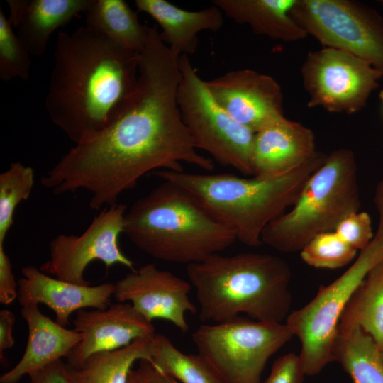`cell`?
I'll use <instances>...</instances> for the list:
<instances>
[{"label":"cell","mask_w":383,"mask_h":383,"mask_svg":"<svg viewBox=\"0 0 383 383\" xmlns=\"http://www.w3.org/2000/svg\"><path fill=\"white\" fill-rule=\"evenodd\" d=\"M179 56L150 27L139 54L136 88L115 121L93 138L75 144L40 179L55 194L87 191L99 210L152 171H183L182 162L212 171L213 161L197 152L177 104Z\"/></svg>","instance_id":"6da1fadb"},{"label":"cell","mask_w":383,"mask_h":383,"mask_svg":"<svg viewBox=\"0 0 383 383\" xmlns=\"http://www.w3.org/2000/svg\"><path fill=\"white\" fill-rule=\"evenodd\" d=\"M139 54L79 27L60 33L45 106L50 118L74 144L110 126L138 83Z\"/></svg>","instance_id":"7a4b0ae2"},{"label":"cell","mask_w":383,"mask_h":383,"mask_svg":"<svg viewBox=\"0 0 383 383\" xmlns=\"http://www.w3.org/2000/svg\"><path fill=\"white\" fill-rule=\"evenodd\" d=\"M187 274L203 322L220 323L244 313L254 321L281 323L289 313L292 272L279 257L216 253L187 265Z\"/></svg>","instance_id":"3957f363"},{"label":"cell","mask_w":383,"mask_h":383,"mask_svg":"<svg viewBox=\"0 0 383 383\" xmlns=\"http://www.w3.org/2000/svg\"><path fill=\"white\" fill-rule=\"evenodd\" d=\"M326 155L316 157L293 171L274 178L240 177L228 173L199 174L157 170L154 174L189 192L219 223L243 244L258 247L267 226L290 208Z\"/></svg>","instance_id":"277c9868"},{"label":"cell","mask_w":383,"mask_h":383,"mask_svg":"<svg viewBox=\"0 0 383 383\" xmlns=\"http://www.w3.org/2000/svg\"><path fill=\"white\" fill-rule=\"evenodd\" d=\"M123 233L148 255L187 265L219 253L236 240L189 192L169 181L127 209Z\"/></svg>","instance_id":"5b68a950"},{"label":"cell","mask_w":383,"mask_h":383,"mask_svg":"<svg viewBox=\"0 0 383 383\" xmlns=\"http://www.w3.org/2000/svg\"><path fill=\"white\" fill-rule=\"evenodd\" d=\"M360 207L355 154L345 148L334 150L308 179L289 210L267 226L262 242L280 252H300L316 235L334 231Z\"/></svg>","instance_id":"8992f818"},{"label":"cell","mask_w":383,"mask_h":383,"mask_svg":"<svg viewBox=\"0 0 383 383\" xmlns=\"http://www.w3.org/2000/svg\"><path fill=\"white\" fill-rule=\"evenodd\" d=\"M383 260V239L373 238L347 270L321 286L305 306L289 313L285 324L301 343L299 355L306 376L318 374L333 362V348L342 313L369 272Z\"/></svg>","instance_id":"52a82bcc"},{"label":"cell","mask_w":383,"mask_h":383,"mask_svg":"<svg viewBox=\"0 0 383 383\" xmlns=\"http://www.w3.org/2000/svg\"><path fill=\"white\" fill-rule=\"evenodd\" d=\"M292 336L285 323L238 316L220 323L203 324L192 338L198 353L226 383H260L269 358Z\"/></svg>","instance_id":"ba28073f"},{"label":"cell","mask_w":383,"mask_h":383,"mask_svg":"<svg viewBox=\"0 0 383 383\" xmlns=\"http://www.w3.org/2000/svg\"><path fill=\"white\" fill-rule=\"evenodd\" d=\"M179 62L182 78L177 104L194 146L207 152L221 165L252 175L255 133L235 121L214 100L187 55H180Z\"/></svg>","instance_id":"9c48e42d"},{"label":"cell","mask_w":383,"mask_h":383,"mask_svg":"<svg viewBox=\"0 0 383 383\" xmlns=\"http://www.w3.org/2000/svg\"><path fill=\"white\" fill-rule=\"evenodd\" d=\"M291 14L322 47L369 62L383 76V17L355 0H296Z\"/></svg>","instance_id":"30bf717a"},{"label":"cell","mask_w":383,"mask_h":383,"mask_svg":"<svg viewBox=\"0 0 383 383\" xmlns=\"http://www.w3.org/2000/svg\"><path fill=\"white\" fill-rule=\"evenodd\" d=\"M301 75L309 108L348 115L364 109L383 77L365 60L325 47L306 55Z\"/></svg>","instance_id":"8fae6325"},{"label":"cell","mask_w":383,"mask_h":383,"mask_svg":"<svg viewBox=\"0 0 383 383\" xmlns=\"http://www.w3.org/2000/svg\"><path fill=\"white\" fill-rule=\"evenodd\" d=\"M127 209L118 203L105 207L81 235L56 236L49 243L50 257L40 270L58 279L85 286L89 282L84 272L93 261H101L106 267L119 264L134 270L118 245Z\"/></svg>","instance_id":"7c38bea8"},{"label":"cell","mask_w":383,"mask_h":383,"mask_svg":"<svg viewBox=\"0 0 383 383\" xmlns=\"http://www.w3.org/2000/svg\"><path fill=\"white\" fill-rule=\"evenodd\" d=\"M205 84L220 106L253 133L284 116L282 90L271 76L241 69L205 81Z\"/></svg>","instance_id":"4fadbf2b"},{"label":"cell","mask_w":383,"mask_h":383,"mask_svg":"<svg viewBox=\"0 0 383 383\" xmlns=\"http://www.w3.org/2000/svg\"><path fill=\"white\" fill-rule=\"evenodd\" d=\"M114 284L113 297L118 302L129 301L150 321L163 319L184 333L189 330L186 314L195 313L196 308L189 298L188 282L149 263L131 270Z\"/></svg>","instance_id":"5bb4252c"},{"label":"cell","mask_w":383,"mask_h":383,"mask_svg":"<svg viewBox=\"0 0 383 383\" xmlns=\"http://www.w3.org/2000/svg\"><path fill=\"white\" fill-rule=\"evenodd\" d=\"M72 324L82 340L66 357L70 365H79L95 353L120 349L137 339L155 335L152 321L127 302L114 304L105 309H81Z\"/></svg>","instance_id":"9a60e30c"},{"label":"cell","mask_w":383,"mask_h":383,"mask_svg":"<svg viewBox=\"0 0 383 383\" xmlns=\"http://www.w3.org/2000/svg\"><path fill=\"white\" fill-rule=\"evenodd\" d=\"M18 300L21 306L43 304L55 313L56 323L65 327L70 315L84 308L105 309L114 294V283L96 286L79 285L50 276L40 269L27 265L21 269Z\"/></svg>","instance_id":"2e32d148"},{"label":"cell","mask_w":383,"mask_h":383,"mask_svg":"<svg viewBox=\"0 0 383 383\" xmlns=\"http://www.w3.org/2000/svg\"><path fill=\"white\" fill-rule=\"evenodd\" d=\"M319 152L313 131L284 116L255 133L252 176L267 179L284 175Z\"/></svg>","instance_id":"e0dca14e"},{"label":"cell","mask_w":383,"mask_h":383,"mask_svg":"<svg viewBox=\"0 0 383 383\" xmlns=\"http://www.w3.org/2000/svg\"><path fill=\"white\" fill-rule=\"evenodd\" d=\"M21 313L28 328L26 348L16 366L0 377L1 383H16L25 374L67 357L82 340L81 334L74 329H67L43 314L38 305L23 306Z\"/></svg>","instance_id":"ac0fdd59"},{"label":"cell","mask_w":383,"mask_h":383,"mask_svg":"<svg viewBox=\"0 0 383 383\" xmlns=\"http://www.w3.org/2000/svg\"><path fill=\"white\" fill-rule=\"evenodd\" d=\"M138 11L150 16L161 28L164 43L179 56L193 55L199 45L198 34L216 32L223 24L222 11L215 5L196 11L179 8L165 0H135Z\"/></svg>","instance_id":"d6986e66"},{"label":"cell","mask_w":383,"mask_h":383,"mask_svg":"<svg viewBox=\"0 0 383 383\" xmlns=\"http://www.w3.org/2000/svg\"><path fill=\"white\" fill-rule=\"evenodd\" d=\"M296 0H213V4L238 24L248 25L257 35L284 43L308 37L291 11Z\"/></svg>","instance_id":"ffe728a7"},{"label":"cell","mask_w":383,"mask_h":383,"mask_svg":"<svg viewBox=\"0 0 383 383\" xmlns=\"http://www.w3.org/2000/svg\"><path fill=\"white\" fill-rule=\"evenodd\" d=\"M90 0H29L16 34L33 56L43 55L51 35L87 9Z\"/></svg>","instance_id":"44dd1931"},{"label":"cell","mask_w":383,"mask_h":383,"mask_svg":"<svg viewBox=\"0 0 383 383\" xmlns=\"http://www.w3.org/2000/svg\"><path fill=\"white\" fill-rule=\"evenodd\" d=\"M85 13L87 28L138 54L143 50L149 26L140 23L126 1L90 0Z\"/></svg>","instance_id":"7402d4cb"},{"label":"cell","mask_w":383,"mask_h":383,"mask_svg":"<svg viewBox=\"0 0 383 383\" xmlns=\"http://www.w3.org/2000/svg\"><path fill=\"white\" fill-rule=\"evenodd\" d=\"M152 337L137 339L120 349L95 353L77 365L66 362L72 382L127 383L136 362L151 360Z\"/></svg>","instance_id":"603a6c76"},{"label":"cell","mask_w":383,"mask_h":383,"mask_svg":"<svg viewBox=\"0 0 383 383\" xmlns=\"http://www.w3.org/2000/svg\"><path fill=\"white\" fill-rule=\"evenodd\" d=\"M359 327L383 350V260L356 289L340 317L338 331Z\"/></svg>","instance_id":"cb8c5ba5"},{"label":"cell","mask_w":383,"mask_h":383,"mask_svg":"<svg viewBox=\"0 0 383 383\" xmlns=\"http://www.w3.org/2000/svg\"><path fill=\"white\" fill-rule=\"evenodd\" d=\"M333 358L339 362L353 383H383L381 350L359 327L338 331Z\"/></svg>","instance_id":"d4e9b609"},{"label":"cell","mask_w":383,"mask_h":383,"mask_svg":"<svg viewBox=\"0 0 383 383\" xmlns=\"http://www.w3.org/2000/svg\"><path fill=\"white\" fill-rule=\"evenodd\" d=\"M151 360L181 383H226L204 357L182 353L162 334L152 338Z\"/></svg>","instance_id":"484cf974"},{"label":"cell","mask_w":383,"mask_h":383,"mask_svg":"<svg viewBox=\"0 0 383 383\" xmlns=\"http://www.w3.org/2000/svg\"><path fill=\"white\" fill-rule=\"evenodd\" d=\"M33 186V169L20 162H12L0 174V245L13 224L16 207L29 198Z\"/></svg>","instance_id":"4316f807"},{"label":"cell","mask_w":383,"mask_h":383,"mask_svg":"<svg viewBox=\"0 0 383 383\" xmlns=\"http://www.w3.org/2000/svg\"><path fill=\"white\" fill-rule=\"evenodd\" d=\"M32 56L13 31V26L0 7V79L26 81L30 75Z\"/></svg>","instance_id":"83f0119b"},{"label":"cell","mask_w":383,"mask_h":383,"mask_svg":"<svg viewBox=\"0 0 383 383\" xmlns=\"http://www.w3.org/2000/svg\"><path fill=\"white\" fill-rule=\"evenodd\" d=\"M357 252L332 231L316 235L303 248L300 255L303 261L311 267L336 269L352 262Z\"/></svg>","instance_id":"f1b7e54d"},{"label":"cell","mask_w":383,"mask_h":383,"mask_svg":"<svg viewBox=\"0 0 383 383\" xmlns=\"http://www.w3.org/2000/svg\"><path fill=\"white\" fill-rule=\"evenodd\" d=\"M334 231L346 244L360 251L369 245L374 236L371 218L365 211L348 215L340 222Z\"/></svg>","instance_id":"f546056e"},{"label":"cell","mask_w":383,"mask_h":383,"mask_svg":"<svg viewBox=\"0 0 383 383\" xmlns=\"http://www.w3.org/2000/svg\"><path fill=\"white\" fill-rule=\"evenodd\" d=\"M305 376L299 355L290 353L277 359L263 383H303Z\"/></svg>","instance_id":"4dcf8cb0"},{"label":"cell","mask_w":383,"mask_h":383,"mask_svg":"<svg viewBox=\"0 0 383 383\" xmlns=\"http://www.w3.org/2000/svg\"><path fill=\"white\" fill-rule=\"evenodd\" d=\"M127 383H179L171 376L162 371L150 360L143 359L136 367L130 370Z\"/></svg>","instance_id":"1f68e13d"},{"label":"cell","mask_w":383,"mask_h":383,"mask_svg":"<svg viewBox=\"0 0 383 383\" xmlns=\"http://www.w3.org/2000/svg\"><path fill=\"white\" fill-rule=\"evenodd\" d=\"M18 283L12 271L11 260L0 245V302L8 305L18 299Z\"/></svg>","instance_id":"d6a6232c"},{"label":"cell","mask_w":383,"mask_h":383,"mask_svg":"<svg viewBox=\"0 0 383 383\" xmlns=\"http://www.w3.org/2000/svg\"><path fill=\"white\" fill-rule=\"evenodd\" d=\"M29 383H72L62 359L30 372Z\"/></svg>","instance_id":"836d02e7"},{"label":"cell","mask_w":383,"mask_h":383,"mask_svg":"<svg viewBox=\"0 0 383 383\" xmlns=\"http://www.w3.org/2000/svg\"><path fill=\"white\" fill-rule=\"evenodd\" d=\"M16 323V317L13 312L8 309L0 311V358L4 361V353L13 346V328Z\"/></svg>","instance_id":"e575fe53"},{"label":"cell","mask_w":383,"mask_h":383,"mask_svg":"<svg viewBox=\"0 0 383 383\" xmlns=\"http://www.w3.org/2000/svg\"><path fill=\"white\" fill-rule=\"evenodd\" d=\"M374 204L378 213V225L374 238L383 239V177L377 184L374 194Z\"/></svg>","instance_id":"d590c367"},{"label":"cell","mask_w":383,"mask_h":383,"mask_svg":"<svg viewBox=\"0 0 383 383\" xmlns=\"http://www.w3.org/2000/svg\"><path fill=\"white\" fill-rule=\"evenodd\" d=\"M29 0H7L9 8V17L8 18L13 28H16L21 17L26 10Z\"/></svg>","instance_id":"8d00e7d4"},{"label":"cell","mask_w":383,"mask_h":383,"mask_svg":"<svg viewBox=\"0 0 383 383\" xmlns=\"http://www.w3.org/2000/svg\"><path fill=\"white\" fill-rule=\"evenodd\" d=\"M379 98L382 102V107H383V89H381L379 94Z\"/></svg>","instance_id":"74e56055"},{"label":"cell","mask_w":383,"mask_h":383,"mask_svg":"<svg viewBox=\"0 0 383 383\" xmlns=\"http://www.w3.org/2000/svg\"><path fill=\"white\" fill-rule=\"evenodd\" d=\"M380 5L382 6V9H383V0H380L379 1Z\"/></svg>","instance_id":"f35d334b"},{"label":"cell","mask_w":383,"mask_h":383,"mask_svg":"<svg viewBox=\"0 0 383 383\" xmlns=\"http://www.w3.org/2000/svg\"><path fill=\"white\" fill-rule=\"evenodd\" d=\"M381 353H382V357H383V350H381Z\"/></svg>","instance_id":"ab89813d"}]
</instances>
